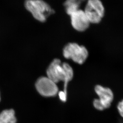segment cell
I'll return each instance as SVG.
<instances>
[{
  "instance_id": "cell-11",
  "label": "cell",
  "mask_w": 123,
  "mask_h": 123,
  "mask_svg": "<svg viewBox=\"0 0 123 123\" xmlns=\"http://www.w3.org/2000/svg\"><path fill=\"white\" fill-rule=\"evenodd\" d=\"M59 97L61 100L63 102H65L67 101L68 94L65 93L63 91H61L58 93Z\"/></svg>"
},
{
  "instance_id": "cell-1",
  "label": "cell",
  "mask_w": 123,
  "mask_h": 123,
  "mask_svg": "<svg viewBox=\"0 0 123 123\" xmlns=\"http://www.w3.org/2000/svg\"><path fill=\"white\" fill-rule=\"evenodd\" d=\"M47 74L48 78L56 83L59 81L63 82V91L68 94V83L73 76V70L70 65L66 63H62L59 59H55L47 69Z\"/></svg>"
},
{
  "instance_id": "cell-6",
  "label": "cell",
  "mask_w": 123,
  "mask_h": 123,
  "mask_svg": "<svg viewBox=\"0 0 123 123\" xmlns=\"http://www.w3.org/2000/svg\"><path fill=\"white\" fill-rule=\"evenodd\" d=\"M73 28L79 31H84L88 28L90 22L84 11L79 9L70 15Z\"/></svg>"
},
{
  "instance_id": "cell-5",
  "label": "cell",
  "mask_w": 123,
  "mask_h": 123,
  "mask_svg": "<svg viewBox=\"0 0 123 123\" xmlns=\"http://www.w3.org/2000/svg\"><path fill=\"white\" fill-rule=\"evenodd\" d=\"M36 87L40 94L45 97L55 96L58 92L56 83L48 77L39 78L36 83Z\"/></svg>"
},
{
  "instance_id": "cell-4",
  "label": "cell",
  "mask_w": 123,
  "mask_h": 123,
  "mask_svg": "<svg viewBox=\"0 0 123 123\" xmlns=\"http://www.w3.org/2000/svg\"><path fill=\"white\" fill-rule=\"evenodd\" d=\"M85 13L90 23H98L105 14V8L99 0H90L86 5Z\"/></svg>"
},
{
  "instance_id": "cell-8",
  "label": "cell",
  "mask_w": 123,
  "mask_h": 123,
  "mask_svg": "<svg viewBox=\"0 0 123 123\" xmlns=\"http://www.w3.org/2000/svg\"><path fill=\"white\" fill-rule=\"evenodd\" d=\"M15 112L13 110H4L0 114V123H16Z\"/></svg>"
},
{
  "instance_id": "cell-12",
  "label": "cell",
  "mask_w": 123,
  "mask_h": 123,
  "mask_svg": "<svg viewBox=\"0 0 123 123\" xmlns=\"http://www.w3.org/2000/svg\"><path fill=\"white\" fill-rule=\"evenodd\" d=\"M117 108L120 115L123 117V100L119 102L117 105Z\"/></svg>"
},
{
  "instance_id": "cell-9",
  "label": "cell",
  "mask_w": 123,
  "mask_h": 123,
  "mask_svg": "<svg viewBox=\"0 0 123 123\" xmlns=\"http://www.w3.org/2000/svg\"><path fill=\"white\" fill-rule=\"evenodd\" d=\"M80 1L76 0H68L64 3V6L67 14L70 15L79 10Z\"/></svg>"
},
{
  "instance_id": "cell-2",
  "label": "cell",
  "mask_w": 123,
  "mask_h": 123,
  "mask_svg": "<svg viewBox=\"0 0 123 123\" xmlns=\"http://www.w3.org/2000/svg\"><path fill=\"white\" fill-rule=\"evenodd\" d=\"M25 5L34 18L41 22H45L47 18L54 13V11L49 5L42 0H27L25 2Z\"/></svg>"
},
{
  "instance_id": "cell-3",
  "label": "cell",
  "mask_w": 123,
  "mask_h": 123,
  "mask_svg": "<svg viewBox=\"0 0 123 123\" xmlns=\"http://www.w3.org/2000/svg\"><path fill=\"white\" fill-rule=\"evenodd\" d=\"M64 57L68 59H72L79 64L83 63L88 56V50L85 46L77 43H70L65 45L63 50Z\"/></svg>"
},
{
  "instance_id": "cell-10",
  "label": "cell",
  "mask_w": 123,
  "mask_h": 123,
  "mask_svg": "<svg viewBox=\"0 0 123 123\" xmlns=\"http://www.w3.org/2000/svg\"><path fill=\"white\" fill-rule=\"evenodd\" d=\"M93 106L94 108L98 110L102 111L105 109L104 107L102 106L101 102H100L98 99H95L93 101Z\"/></svg>"
},
{
  "instance_id": "cell-7",
  "label": "cell",
  "mask_w": 123,
  "mask_h": 123,
  "mask_svg": "<svg viewBox=\"0 0 123 123\" xmlns=\"http://www.w3.org/2000/svg\"><path fill=\"white\" fill-rule=\"evenodd\" d=\"M94 90L105 109L109 108L114 99V94L111 90L99 85H96Z\"/></svg>"
}]
</instances>
